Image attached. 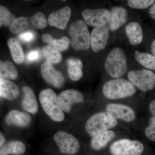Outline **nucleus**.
<instances>
[{"label":"nucleus","mask_w":155,"mask_h":155,"mask_svg":"<svg viewBox=\"0 0 155 155\" xmlns=\"http://www.w3.org/2000/svg\"><path fill=\"white\" fill-rule=\"evenodd\" d=\"M29 20L31 26L39 29L44 28L47 25L46 18L41 12H38L29 17Z\"/></svg>","instance_id":"30"},{"label":"nucleus","mask_w":155,"mask_h":155,"mask_svg":"<svg viewBox=\"0 0 155 155\" xmlns=\"http://www.w3.org/2000/svg\"><path fill=\"white\" fill-rule=\"evenodd\" d=\"M134 58L139 64L145 68L155 70V56L153 55L136 51Z\"/></svg>","instance_id":"26"},{"label":"nucleus","mask_w":155,"mask_h":155,"mask_svg":"<svg viewBox=\"0 0 155 155\" xmlns=\"http://www.w3.org/2000/svg\"><path fill=\"white\" fill-rule=\"evenodd\" d=\"M110 28L108 25L95 27L91 34V45L93 51L98 52L105 48L110 36Z\"/></svg>","instance_id":"10"},{"label":"nucleus","mask_w":155,"mask_h":155,"mask_svg":"<svg viewBox=\"0 0 155 155\" xmlns=\"http://www.w3.org/2000/svg\"><path fill=\"white\" fill-rule=\"evenodd\" d=\"M42 40L53 48L58 51H64L69 48L70 41L66 36L63 37L61 38L55 39L49 34L45 33L42 37Z\"/></svg>","instance_id":"22"},{"label":"nucleus","mask_w":155,"mask_h":155,"mask_svg":"<svg viewBox=\"0 0 155 155\" xmlns=\"http://www.w3.org/2000/svg\"><path fill=\"white\" fill-rule=\"evenodd\" d=\"M19 94V89L14 82L8 79L0 78V96L9 101L17 98Z\"/></svg>","instance_id":"18"},{"label":"nucleus","mask_w":155,"mask_h":155,"mask_svg":"<svg viewBox=\"0 0 155 155\" xmlns=\"http://www.w3.org/2000/svg\"><path fill=\"white\" fill-rule=\"evenodd\" d=\"M60 151L64 154L73 155L80 149L79 142L74 136L64 130L56 132L53 137Z\"/></svg>","instance_id":"8"},{"label":"nucleus","mask_w":155,"mask_h":155,"mask_svg":"<svg viewBox=\"0 0 155 155\" xmlns=\"http://www.w3.org/2000/svg\"><path fill=\"white\" fill-rule=\"evenodd\" d=\"M149 14L150 17L155 20V2L151 6L150 8Z\"/></svg>","instance_id":"35"},{"label":"nucleus","mask_w":155,"mask_h":155,"mask_svg":"<svg viewBox=\"0 0 155 155\" xmlns=\"http://www.w3.org/2000/svg\"><path fill=\"white\" fill-rule=\"evenodd\" d=\"M149 109L152 114L155 116V100L153 101L150 104Z\"/></svg>","instance_id":"36"},{"label":"nucleus","mask_w":155,"mask_h":155,"mask_svg":"<svg viewBox=\"0 0 155 155\" xmlns=\"http://www.w3.org/2000/svg\"><path fill=\"white\" fill-rule=\"evenodd\" d=\"M127 78L135 87L146 92L152 90L155 86V75L151 71L145 69L131 70Z\"/></svg>","instance_id":"6"},{"label":"nucleus","mask_w":155,"mask_h":155,"mask_svg":"<svg viewBox=\"0 0 155 155\" xmlns=\"http://www.w3.org/2000/svg\"><path fill=\"white\" fill-rule=\"evenodd\" d=\"M111 18L108 24L111 31H115L126 23L128 18V12L125 8L116 6L111 9Z\"/></svg>","instance_id":"15"},{"label":"nucleus","mask_w":155,"mask_h":155,"mask_svg":"<svg viewBox=\"0 0 155 155\" xmlns=\"http://www.w3.org/2000/svg\"><path fill=\"white\" fill-rule=\"evenodd\" d=\"M39 100L43 110L51 119L56 122L64 120V111L59 104L58 96L52 90L48 88L42 91L39 95Z\"/></svg>","instance_id":"4"},{"label":"nucleus","mask_w":155,"mask_h":155,"mask_svg":"<svg viewBox=\"0 0 155 155\" xmlns=\"http://www.w3.org/2000/svg\"><path fill=\"white\" fill-rule=\"evenodd\" d=\"M106 110L116 119L125 122H131L135 119L136 115L131 107L119 104H109L106 107Z\"/></svg>","instance_id":"12"},{"label":"nucleus","mask_w":155,"mask_h":155,"mask_svg":"<svg viewBox=\"0 0 155 155\" xmlns=\"http://www.w3.org/2000/svg\"><path fill=\"white\" fill-rule=\"evenodd\" d=\"M18 38L21 41L28 43L33 40L35 35L33 32L31 31H26L20 33Z\"/></svg>","instance_id":"33"},{"label":"nucleus","mask_w":155,"mask_h":155,"mask_svg":"<svg viewBox=\"0 0 155 155\" xmlns=\"http://www.w3.org/2000/svg\"><path fill=\"white\" fill-rule=\"evenodd\" d=\"M104 68L114 78H120L125 75L127 70V59L124 51L119 47L111 50L106 57Z\"/></svg>","instance_id":"2"},{"label":"nucleus","mask_w":155,"mask_h":155,"mask_svg":"<svg viewBox=\"0 0 155 155\" xmlns=\"http://www.w3.org/2000/svg\"><path fill=\"white\" fill-rule=\"evenodd\" d=\"M58 98L62 110L67 113H69L71 110L73 104L82 103L84 101L83 94L78 91L73 89L62 91Z\"/></svg>","instance_id":"11"},{"label":"nucleus","mask_w":155,"mask_h":155,"mask_svg":"<svg viewBox=\"0 0 155 155\" xmlns=\"http://www.w3.org/2000/svg\"><path fill=\"white\" fill-rule=\"evenodd\" d=\"M136 88L129 80L123 78H115L108 81L104 84L103 93L107 98L117 100L132 96Z\"/></svg>","instance_id":"1"},{"label":"nucleus","mask_w":155,"mask_h":155,"mask_svg":"<svg viewBox=\"0 0 155 155\" xmlns=\"http://www.w3.org/2000/svg\"><path fill=\"white\" fill-rule=\"evenodd\" d=\"M8 45L14 62L18 64H22L24 60V55L19 41L13 38H10L8 40Z\"/></svg>","instance_id":"24"},{"label":"nucleus","mask_w":155,"mask_h":155,"mask_svg":"<svg viewBox=\"0 0 155 155\" xmlns=\"http://www.w3.org/2000/svg\"><path fill=\"white\" fill-rule=\"evenodd\" d=\"M31 25L29 18L21 17L17 18L10 27V31L13 34L20 33Z\"/></svg>","instance_id":"28"},{"label":"nucleus","mask_w":155,"mask_h":155,"mask_svg":"<svg viewBox=\"0 0 155 155\" xmlns=\"http://www.w3.org/2000/svg\"><path fill=\"white\" fill-rule=\"evenodd\" d=\"M116 136L114 131L107 130L92 137L90 146L92 149L100 150L107 146L109 142Z\"/></svg>","instance_id":"20"},{"label":"nucleus","mask_w":155,"mask_h":155,"mask_svg":"<svg viewBox=\"0 0 155 155\" xmlns=\"http://www.w3.org/2000/svg\"><path fill=\"white\" fill-rule=\"evenodd\" d=\"M155 2L154 0H129L127 4L133 9H143L152 6Z\"/></svg>","instance_id":"31"},{"label":"nucleus","mask_w":155,"mask_h":155,"mask_svg":"<svg viewBox=\"0 0 155 155\" xmlns=\"http://www.w3.org/2000/svg\"><path fill=\"white\" fill-rule=\"evenodd\" d=\"M117 119L106 112L96 113L85 123V129L92 137L114 128L117 125Z\"/></svg>","instance_id":"3"},{"label":"nucleus","mask_w":155,"mask_h":155,"mask_svg":"<svg viewBox=\"0 0 155 155\" xmlns=\"http://www.w3.org/2000/svg\"><path fill=\"white\" fill-rule=\"evenodd\" d=\"M23 93L22 101V107L28 113L35 114L38 111V106L35 94L32 90L28 86L22 88Z\"/></svg>","instance_id":"17"},{"label":"nucleus","mask_w":155,"mask_h":155,"mask_svg":"<svg viewBox=\"0 0 155 155\" xmlns=\"http://www.w3.org/2000/svg\"><path fill=\"white\" fill-rule=\"evenodd\" d=\"M41 73L45 81L57 88L63 85L64 78L61 72L56 70L52 64L48 62H45L41 67Z\"/></svg>","instance_id":"13"},{"label":"nucleus","mask_w":155,"mask_h":155,"mask_svg":"<svg viewBox=\"0 0 155 155\" xmlns=\"http://www.w3.org/2000/svg\"><path fill=\"white\" fill-rule=\"evenodd\" d=\"M25 144L19 140H11L1 147L0 155H22L25 153Z\"/></svg>","instance_id":"21"},{"label":"nucleus","mask_w":155,"mask_h":155,"mask_svg":"<svg viewBox=\"0 0 155 155\" xmlns=\"http://www.w3.org/2000/svg\"><path fill=\"white\" fill-rule=\"evenodd\" d=\"M15 16L5 6H0V26H11L16 20Z\"/></svg>","instance_id":"29"},{"label":"nucleus","mask_w":155,"mask_h":155,"mask_svg":"<svg viewBox=\"0 0 155 155\" xmlns=\"http://www.w3.org/2000/svg\"><path fill=\"white\" fill-rule=\"evenodd\" d=\"M145 133L147 138L155 142V116H153L150 119L149 125L146 128Z\"/></svg>","instance_id":"32"},{"label":"nucleus","mask_w":155,"mask_h":155,"mask_svg":"<svg viewBox=\"0 0 155 155\" xmlns=\"http://www.w3.org/2000/svg\"><path fill=\"white\" fill-rule=\"evenodd\" d=\"M151 50L153 55L155 56V39L153 41L151 45Z\"/></svg>","instance_id":"38"},{"label":"nucleus","mask_w":155,"mask_h":155,"mask_svg":"<svg viewBox=\"0 0 155 155\" xmlns=\"http://www.w3.org/2000/svg\"><path fill=\"white\" fill-rule=\"evenodd\" d=\"M42 54L47 62L51 64H58L62 60V56L58 50L48 45H45L42 48Z\"/></svg>","instance_id":"27"},{"label":"nucleus","mask_w":155,"mask_h":155,"mask_svg":"<svg viewBox=\"0 0 155 155\" xmlns=\"http://www.w3.org/2000/svg\"><path fill=\"white\" fill-rule=\"evenodd\" d=\"M40 54L38 51L32 50L27 54L26 59L28 62H34L38 60Z\"/></svg>","instance_id":"34"},{"label":"nucleus","mask_w":155,"mask_h":155,"mask_svg":"<svg viewBox=\"0 0 155 155\" xmlns=\"http://www.w3.org/2000/svg\"><path fill=\"white\" fill-rule=\"evenodd\" d=\"M0 76L5 79L14 80L18 76V72L14 64L11 61H1Z\"/></svg>","instance_id":"25"},{"label":"nucleus","mask_w":155,"mask_h":155,"mask_svg":"<svg viewBox=\"0 0 155 155\" xmlns=\"http://www.w3.org/2000/svg\"><path fill=\"white\" fill-rule=\"evenodd\" d=\"M68 33L71 38V45L76 51H84L89 48L91 34L86 23L78 20L70 25Z\"/></svg>","instance_id":"5"},{"label":"nucleus","mask_w":155,"mask_h":155,"mask_svg":"<svg viewBox=\"0 0 155 155\" xmlns=\"http://www.w3.org/2000/svg\"><path fill=\"white\" fill-rule=\"evenodd\" d=\"M71 9L69 6H66L54 11L50 14L48 22L51 26L64 30L66 28L71 17Z\"/></svg>","instance_id":"14"},{"label":"nucleus","mask_w":155,"mask_h":155,"mask_svg":"<svg viewBox=\"0 0 155 155\" xmlns=\"http://www.w3.org/2000/svg\"><path fill=\"white\" fill-rule=\"evenodd\" d=\"M5 141V137L3 135V134L1 132V134H0V146H1V147L4 145Z\"/></svg>","instance_id":"37"},{"label":"nucleus","mask_w":155,"mask_h":155,"mask_svg":"<svg viewBox=\"0 0 155 155\" xmlns=\"http://www.w3.org/2000/svg\"><path fill=\"white\" fill-rule=\"evenodd\" d=\"M125 33L129 42L133 45L140 44L143 38L141 25L137 22H130L125 27Z\"/></svg>","instance_id":"19"},{"label":"nucleus","mask_w":155,"mask_h":155,"mask_svg":"<svg viewBox=\"0 0 155 155\" xmlns=\"http://www.w3.org/2000/svg\"><path fill=\"white\" fill-rule=\"evenodd\" d=\"M31 120V118L28 114L18 110H11L5 118V122L7 125L19 127L27 126L30 123Z\"/></svg>","instance_id":"16"},{"label":"nucleus","mask_w":155,"mask_h":155,"mask_svg":"<svg viewBox=\"0 0 155 155\" xmlns=\"http://www.w3.org/2000/svg\"><path fill=\"white\" fill-rule=\"evenodd\" d=\"M84 22L90 26L96 27L108 25L111 18V12L107 9H86L82 12Z\"/></svg>","instance_id":"9"},{"label":"nucleus","mask_w":155,"mask_h":155,"mask_svg":"<svg viewBox=\"0 0 155 155\" xmlns=\"http://www.w3.org/2000/svg\"><path fill=\"white\" fill-rule=\"evenodd\" d=\"M143 150L144 147L141 142L127 139L115 141L110 148L112 155H141Z\"/></svg>","instance_id":"7"},{"label":"nucleus","mask_w":155,"mask_h":155,"mask_svg":"<svg viewBox=\"0 0 155 155\" xmlns=\"http://www.w3.org/2000/svg\"><path fill=\"white\" fill-rule=\"evenodd\" d=\"M67 63L69 77L73 81L79 80L83 75L82 61L78 58H71L68 60Z\"/></svg>","instance_id":"23"}]
</instances>
